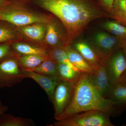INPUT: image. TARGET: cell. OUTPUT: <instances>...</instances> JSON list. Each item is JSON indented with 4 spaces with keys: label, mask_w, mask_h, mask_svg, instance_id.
I'll return each instance as SVG.
<instances>
[{
    "label": "cell",
    "mask_w": 126,
    "mask_h": 126,
    "mask_svg": "<svg viewBox=\"0 0 126 126\" xmlns=\"http://www.w3.org/2000/svg\"><path fill=\"white\" fill-rule=\"evenodd\" d=\"M41 10L58 18L65 27L69 45L84 31L94 21L110 18L104 8L89 0H28Z\"/></svg>",
    "instance_id": "obj_1"
},
{
    "label": "cell",
    "mask_w": 126,
    "mask_h": 126,
    "mask_svg": "<svg viewBox=\"0 0 126 126\" xmlns=\"http://www.w3.org/2000/svg\"><path fill=\"white\" fill-rule=\"evenodd\" d=\"M91 110H101L111 116L119 114L116 103L102 96L94 85L92 75L83 73L75 85L72 101L59 121Z\"/></svg>",
    "instance_id": "obj_2"
},
{
    "label": "cell",
    "mask_w": 126,
    "mask_h": 126,
    "mask_svg": "<svg viewBox=\"0 0 126 126\" xmlns=\"http://www.w3.org/2000/svg\"><path fill=\"white\" fill-rule=\"evenodd\" d=\"M53 16L35 7L28 0H11L0 10V20L16 27L34 23H47Z\"/></svg>",
    "instance_id": "obj_3"
},
{
    "label": "cell",
    "mask_w": 126,
    "mask_h": 126,
    "mask_svg": "<svg viewBox=\"0 0 126 126\" xmlns=\"http://www.w3.org/2000/svg\"><path fill=\"white\" fill-rule=\"evenodd\" d=\"M108 113L91 110L79 113L63 120L56 121L54 126H114Z\"/></svg>",
    "instance_id": "obj_4"
},
{
    "label": "cell",
    "mask_w": 126,
    "mask_h": 126,
    "mask_svg": "<svg viewBox=\"0 0 126 126\" xmlns=\"http://www.w3.org/2000/svg\"><path fill=\"white\" fill-rule=\"evenodd\" d=\"M25 78L15 54L0 63V89L11 87Z\"/></svg>",
    "instance_id": "obj_5"
},
{
    "label": "cell",
    "mask_w": 126,
    "mask_h": 126,
    "mask_svg": "<svg viewBox=\"0 0 126 126\" xmlns=\"http://www.w3.org/2000/svg\"><path fill=\"white\" fill-rule=\"evenodd\" d=\"M122 40L112 34L100 31L94 34L90 44L104 63L112 54L121 48Z\"/></svg>",
    "instance_id": "obj_6"
},
{
    "label": "cell",
    "mask_w": 126,
    "mask_h": 126,
    "mask_svg": "<svg viewBox=\"0 0 126 126\" xmlns=\"http://www.w3.org/2000/svg\"><path fill=\"white\" fill-rule=\"evenodd\" d=\"M44 43L47 50L69 46L67 30L61 21L54 16L47 23Z\"/></svg>",
    "instance_id": "obj_7"
},
{
    "label": "cell",
    "mask_w": 126,
    "mask_h": 126,
    "mask_svg": "<svg viewBox=\"0 0 126 126\" xmlns=\"http://www.w3.org/2000/svg\"><path fill=\"white\" fill-rule=\"evenodd\" d=\"M75 85L61 80L56 86L52 102L54 110V118L59 121L72 101Z\"/></svg>",
    "instance_id": "obj_8"
},
{
    "label": "cell",
    "mask_w": 126,
    "mask_h": 126,
    "mask_svg": "<svg viewBox=\"0 0 126 126\" xmlns=\"http://www.w3.org/2000/svg\"><path fill=\"white\" fill-rule=\"evenodd\" d=\"M110 83H120L121 77L126 70V59L121 48L114 52L104 63Z\"/></svg>",
    "instance_id": "obj_9"
},
{
    "label": "cell",
    "mask_w": 126,
    "mask_h": 126,
    "mask_svg": "<svg viewBox=\"0 0 126 126\" xmlns=\"http://www.w3.org/2000/svg\"><path fill=\"white\" fill-rule=\"evenodd\" d=\"M47 23H36L17 27L23 41L31 43L46 48L44 40Z\"/></svg>",
    "instance_id": "obj_10"
},
{
    "label": "cell",
    "mask_w": 126,
    "mask_h": 126,
    "mask_svg": "<svg viewBox=\"0 0 126 126\" xmlns=\"http://www.w3.org/2000/svg\"><path fill=\"white\" fill-rule=\"evenodd\" d=\"M22 69L26 78L31 79L36 82L44 90L49 99L52 102L55 88L61 81L59 78L46 76L36 72Z\"/></svg>",
    "instance_id": "obj_11"
},
{
    "label": "cell",
    "mask_w": 126,
    "mask_h": 126,
    "mask_svg": "<svg viewBox=\"0 0 126 126\" xmlns=\"http://www.w3.org/2000/svg\"><path fill=\"white\" fill-rule=\"evenodd\" d=\"M72 47L80 54L94 70L104 64L90 43L79 41Z\"/></svg>",
    "instance_id": "obj_12"
},
{
    "label": "cell",
    "mask_w": 126,
    "mask_h": 126,
    "mask_svg": "<svg viewBox=\"0 0 126 126\" xmlns=\"http://www.w3.org/2000/svg\"><path fill=\"white\" fill-rule=\"evenodd\" d=\"M92 78L96 89L106 98L112 86L109 81L104 64L95 70L94 74L92 75Z\"/></svg>",
    "instance_id": "obj_13"
},
{
    "label": "cell",
    "mask_w": 126,
    "mask_h": 126,
    "mask_svg": "<svg viewBox=\"0 0 126 126\" xmlns=\"http://www.w3.org/2000/svg\"><path fill=\"white\" fill-rule=\"evenodd\" d=\"M14 53L19 55H38L49 56L47 49L31 43L17 41L11 44Z\"/></svg>",
    "instance_id": "obj_14"
},
{
    "label": "cell",
    "mask_w": 126,
    "mask_h": 126,
    "mask_svg": "<svg viewBox=\"0 0 126 126\" xmlns=\"http://www.w3.org/2000/svg\"><path fill=\"white\" fill-rule=\"evenodd\" d=\"M23 41L17 27L11 23L0 20V44Z\"/></svg>",
    "instance_id": "obj_15"
},
{
    "label": "cell",
    "mask_w": 126,
    "mask_h": 126,
    "mask_svg": "<svg viewBox=\"0 0 126 126\" xmlns=\"http://www.w3.org/2000/svg\"><path fill=\"white\" fill-rule=\"evenodd\" d=\"M65 48L70 62L82 73L91 75L94 74V69L72 46H68Z\"/></svg>",
    "instance_id": "obj_16"
},
{
    "label": "cell",
    "mask_w": 126,
    "mask_h": 126,
    "mask_svg": "<svg viewBox=\"0 0 126 126\" xmlns=\"http://www.w3.org/2000/svg\"><path fill=\"white\" fill-rule=\"evenodd\" d=\"M106 98L116 103L120 114L126 109V86L120 84L112 86Z\"/></svg>",
    "instance_id": "obj_17"
},
{
    "label": "cell",
    "mask_w": 126,
    "mask_h": 126,
    "mask_svg": "<svg viewBox=\"0 0 126 126\" xmlns=\"http://www.w3.org/2000/svg\"><path fill=\"white\" fill-rule=\"evenodd\" d=\"M20 67L25 70H29L37 67L50 56L38 55H19L16 54Z\"/></svg>",
    "instance_id": "obj_18"
},
{
    "label": "cell",
    "mask_w": 126,
    "mask_h": 126,
    "mask_svg": "<svg viewBox=\"0 0 126 126\" xmlns=\"http://www.w3.org/2000/svg\"><path fill=\"white\" fill-rule=\"evenodd\" d=\"M26 70L36 72L46 76L59 77L58 63L50 57L41 63L37 67Z\"/></svg>",
    "instance_id": "obj_19"
},
{
    "label": "cell",
    "mask_w": 126,
    "mask_h": 126,
    "mask_svg": "<svg viewBox=\"0 0 126 126\" xmlns=\"http://www.w3.org/2000/svg\"><path fill=\"white\" fill-rule=\"evenodd\" d=\"M59 78L62 81H66L75 85L83 73L75 71L68 65L58 63Z\"/></svg>",
    "instance_id": "obj_20"
},
{
    "label": "cell",
    "mask_w": 126,
    "mask_h": 126,
    "mask_svg": "<svg viewBox=\"0 0 126 126\" xmlns=\"http://www.w3.org/2000/svg\"><path fill=\"white\" fill-rule=\"evenodd\" d=\"M35 124L32 119L2 113L0 116V126H32Z\"/></svg>",
    "instance_id": "obj_21"
},
{
    "label": "cell",
    "mask_w": 126,
    "mask_h": 126,
    "mask_svg": "<svg viewBox=\"0 0 126 126\" xmlns=\"http://www.w3.org/2000/svg\"><path fill=\"white\" fill-rule=\"evenodd\" d=\"M47 52L49 56L57 63L66 64L75 71L82 73L70 62L65 47L49 49H47Z\"/></svg>",
    "instance_id": "obj_22"
},
{
    "label": "cell",
    "mask_w": 126,
    "mask_h": 126,
    "mask_svg": "<svg viewBox=\"0 0 126 126\" xmlns=\"http://www.w3.org/2000/svg\"><path fill=\"white\" fill-rule=\"evenodd\" d=\"M110 18L126 26V0H115Z\"/></svg>",
    "instance_id": "obj_23"
},
{
    "label": "cell",
    "mask_w": 126,
    "mask_h": 126,
    "mask_svg": "<svg viewBox=\"0 0 126 126\" xmlns=\"http://www.w3.org/2000/svg\"><path fill=\"white\" fill-rule=\"evenodd\" d=\"M103 26L110 33L123 39H126V26L117 21H107Z\"/></svg>",
    "instance_id": "obj_24"
},
{
    "label": "cell",
    "mask_w": 126,
    "mask_h": 126,
    "mask_svg": "<svg viewBox=\"0 0 126 126\" xmlns=\"http://www.w3.org/2000/svg\"><path fill=\"white\" fill-rule=\"evenodd\" d=\"M14 54L11 44L3 43L0 44V63Z\"/></svg>",
    "instance_id": "obj_25"
},
{
    "label": "cell",
    "mask_w": 126,
    "mask_h": 126,
    "mask_svg": "<svg viewBox=\"0 0 126 126\" xmlns=\"http://www.w3.org/2000/svg\"><path fill=\"white\" fill-rule=\"evenodd\" d=\"M115 0H100L101 3L104 8L110 14L111 18V14L112 12L113 3Z\"/></svg>",
    "instance_id": "obj_26"
},
{
    "label": "cell",
    "mask_w": 126,
    "mask_h": 126,
    "mask_svg": "<svg viewBox=\"0 0 126 126\" xmlns=\"http://www.w3.org/2000/svg\"><path fill=\"white\" fill-rule=\"evenodd\" d=\"M8 107L5 106L1 101H0V116L8 110Z\"/></svg>",
    "instance_id": "obj_27"
},
{
    "label": "cell",
    "mask_w": 126,
    "mask_h": 126,
    "mask_svg": "<svg viewBox=\"0 0 126 126\" xmlns=\"http://www.w3.org/2000/svg\"><path fill=\"white\" fill-rule=\"evenodd\" d=\"M119 84L123 86H126V70L124 72L121 77Z\"/></svg>",
    "instance_id": "obj_28"
},
{
    "label": "cell",
    "mask_w": 126,
    "mask_h": 126,
    "mask_svg": "<svg viewBox=\"0 0 126 126\" xmlns=\"http://www.w3.org/2000/svg\"><path fill=\"white\" fill-rule=\"evenodd\" d=\"M121 48L126 59V39H123Z\"/></svg>",
    "instance_id": "obj_29"
},
{
    "label": "cell",
    "mask_w": 126,
    "mask_h": 126,
    "mask_svg": "<svg viewBox=\"0 0 126 126\" xmlns=\"http://www.w3.org/2000/svg\"><path fill=\"white\" fill-rule=\"evenodd\" d=\"M9 3V1L6 0H0V10L8 4Z\"/></svg>",
    "instance_id": "obj_30"
},
{
    "label": "cell",
    "mask_w": 126,
    "mask_h": 126,
    "mask_svg": "<svg viewBox=\"0 0 126 126\" xmlns=\"http://www.w3.org/2000/svg\"><path fill=\"white\" fill-rule=\"evenodd\" d=\"M7 0V1H11V0Z\"/></svg>",
    "instance_id": "obj_31"
}]
</instances>
